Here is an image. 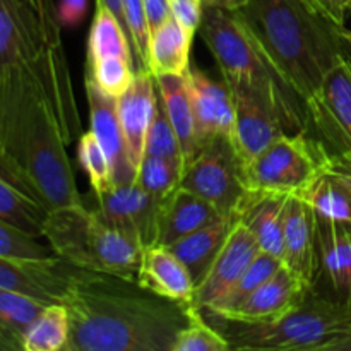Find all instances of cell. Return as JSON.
Instances as JSON below:
<instances>
[{"label":"cell","instance_id":"1","mask_svg":"<svg viewBox=\"0 0 351 351\" xmlns=\"http://www.w3.org/2000/svg\"><path fill=\"white\" fill-rule=\"evenodd\" d=\"M79 132L62 40L0 77V175L48 211L82 202L69 156Z\"/></svg>","mask_w":351,"mask_h":351},{"label":"cell","instance_id":"2","mask_svg":"<svg viewBox=\"0 0 351 351\" xmlns=\"http://www.w3.org/2000/svg\"><path fill=\"white\" fill-rule=\"evenodd\" d=\"M62 304L71 317L67 351H173L192 307L136 280L74 266Z\"/></svg>","mask_w":351,"mask_h":351},{"label":"cell","instance_id":"3","mask_svg":"<svg viewBox=\"0 0 351 351\" xmlns=\"http://www.w3.org/2000/svg\"><path fill=\"white\" fill-rule=\"evenodd\" d=\"M280 81L307 106L348 53L350 31L326 19L305 0H245L235 9Z\"/></svg>","mask_w":351,"mask_h":351},{"label":"cell","instance_id":"4","mask_svg":"<svg viewBox=\"0 0 351 351\" xmlns=\"http://www.w3.org/2000/svg\"><path fill=\"white\" fill-rule=\"evenodd\" d=\"M201 33L230 91L243 89L266 99L281 113L290 134L308 132L304 105L267 65L233 10L206 5Z\"/></svg>","mask_w":351,"mask_h":351},{"label":"cell","instance_id":"5","mask_svg":"<svg viewBox=\"0 0 351 351\" xmlns=\"http://www.w3.org/2000/svg\"><path fill=\"white\" fill-rule=\"evenodd\" d=\"M43 239L55 256L77 269L136 280L143 247L110 225L98 209L82 202L53 209L45 221Z\"/></svg>","mask_w":351,"mask_h":351},{"label":"cell","instance_id":"6","mask_svg":"<svg viewBox=\"0 0 351 351\" xmlns=\"http://www.w3.org/2000/svg\"><path fill=\"white\" fill-rule=\"evenodd\" d=\"M218 321L223 322L219 331L237 351H329L351 331V305L314 287L297 308L274 322Z\"/></svg>","mask_w":351,"mask_h":351},{"label":"cell","instance_id":"7","mask_svg":"<svg viewBox=\"0 0 351 351\" xmlns=\"http://www.w3.org/2000/svg\"><path fill=\"white\" fill-rule=\"evenodd\" d=\"M324 149L308 132L283 134L242 167L245 189L257 194L298 197L314 178Z\"/></svg>","mask_w":351,"mask_h":351},{"label":"cell","instance_id":"8","mask_svg":"<svg viewBox=\"0 0 351 351\" xmlns=\"http://www.w3.org/2000/svg\"><path fill=\"white\" fill-rule=\"evenodd\" d=\"M180 187L211 202L223 218L233 219L247 189L232 139H216L202 147L185 168Z\"/></svg>","mask_w":351,"mask_h":351},{"label":"cell","instance_id":"9","mask_svg":"<svg viewBox=\"0 0 351 351\" xmlns=\"http://www.w3.org/2000/svg\"><path fill=\"white\" fill-rule=\"evenodd\" d=\"M308 134L331 153L351 156V55L332 67L314 101L307 106Z\"/></svg>","mask_w":351,"mask_h":351},{"label":"cell","instance_id":"10","mask_svg":"<svg viewBox=\"0 0 351 351\" xmlns=\"http://www.w3.org/2000/svg\"><path fill=\"white\" fill-rule=\"evenodd\" d=\"M99 215L136 240L143 250L158 243V219L161 201L151 197L139 185H113L103 194H95Z\"/></svg>","mask_w":351,"mask_h":351},{"label":"cell","instance_id":"11","mask_svg":"<svg viewBox=\"0 0 351 351\" xmlns=\"http://www.w3.org/2000/svg\"><path fill=\"white\" fill-rule=\"evenodd\" d=\"M232 95L235 101L232 146L243 167L290 130L281 113L266 99L243 89H235Z\"/></svg>","mask_w":351,"mask_h":351},{"label":"cell","instance_id":"12","mask_svg":"<svg viewBox=\"0 0 351 351\" xmlns=\"http://www.w3.org/2000/svg\"><path fill=\"white\" fill-rule=\"evenodd\" d=\"M71 264L60 257L26 259L0 254V288L55 304L64 302L71 281Z\"/></svg>","mask_w":351,"mask_h":351},{"label":"cell","instance_id":"13","mask_svg":"<svg viewBox=\"0 0 351 351\" xmlns=\"http://www.w3.org/2000/svg\"><path fill=\"white\" fill-rule=\"evenodd\" d=\"M185 75L194 108L199 147L202 149L216 139H232L235 101L228 86L215 81L195 67H189Z\"/></svg>","mask_w":351,"mask_h":351},{"label":"cell","instance_id":"14","mask_svg":"<svg viewBox=\"0 0 351 351\" xmlns=\"http://www.w3.org/2000/svg\"><path fill=\"white\" fill-rule=\"evenodd\" d=\"M259 252L261 247L252 233L242 223L233 221L228 239L219 249L204 278L195 285L194 307L199 311L211 307L230 290Z\"/></svg>","mask_w":351,"mask_h":351},{"label":"cell","instance_id":"15","mask_svg":"<svg viewBox=\"0 0 351 351\" xmlns=\"http://www.w3.org/2000/svg\"><path fill=\"white\" fill-rule=\"evenodd\" d=\"M308 290L295 274L281 264L280 269L267 281H264L252 295L235 308L223 314L221 321L240 322V324H266L274 322L297 308L307 297Z\"/></svg>","mask_w":351,"mask_h":351},{"label":"cell","instance_id":"16","mask_svg":"<svg viewBox=\"0 0 351 351\" xmlns=\"http://www.w3.org/2000/svg\"><path fill=\"white\" fill-rule=\"evenodd\" d=\"M158 88L154 75L146 69H137L134 81L117 98V115L125 141L127 156L137 171L144 158L146 137L158 112Z\"/></svg>","mask_w":351,"mask_h":351},{"label":"cell","instance_id":"17","mask_svg":"<svg viewBox=\"0 0 351 351\" xmlns=\"http://www.w3.org/2000/svg\"><path fill=\"white\" fill-rule=\"evenodd\" d=\"M48 45L29 0H0V77Z\"/></svg>","mask_w":351,"mask_h":351},{"label":"cell","instance_id":"18","mask_svg":"<svg viewBox=\"0 0 351 351\" xmlns=\"http://www.w3.org/2000/svg\"><path fill=\"white\" fill-rule=\"evenodd\" d=\"M324 146V144H322ZM317 215L351 225V156L324 149L314 178L298 195Z\"/></svg>","mask_w":351,"mask_h":351},{"label":"cell","instance_id":"19","mask_svg":"<svg viewBox=\"0 0 351 351\" xmlns=\"http://www.w3.org/2000/svg\"><path fill=\"white\" fill-rule=\"evenodd\" d=\"M281 263L305 287H315L319 274L315 211L300 197H290L288 202Z\"/></svg>","mask_w":351,"mask_h":351},{"label":"cell","instance_id":"20","mask_svg":"<svg viewBox=\"0 0 351 351\" xmlns=\"http://www.w3.org/2000/svg\"><path fill=\"white\" fill-rule=\"evenodd\" d=\"M317 281L324 280L331 297L351 305V226L315 213Z\"/></svg>","mask_w":351,"mask_h":351},{"label":"cell","instance_id":"21","mask_svg":"<svg viewBox=\"0 0 351 351\" xmlns=\"http://www.w3.org/2000/svg\"><path fill=\"white\" fill-rule=\"evenodd\" d=\"M84 82L86 96H88L89 130L95 134L106 156L112 161L113 184H134L137 171L134 170L127 156L125 141L117 115V98L99 91L98 86L89 79H84Z\"/></svg>","mask_w":351,"mask_h":351},{"label":"cell","instance_id":"22","mask_svg":"<svg viewBox=\"0 0 351 351\" xmlns=\"http://www.w3.org/2000/svg\"><path fill=\"white\" fill-rule=\"evenodd\" d=\"M136 281L167 300L194 307L195 283L185 264L171 252L170 247H146Z\"/></svg>","mask_w":351,"mask_h":351},{"label":"cell","instance_id":"23","mask_svg":"<svg viewBox=\"0 0 351 351\" xmlns=\"http://www.w3.org/2000/svg\"><path fill=\"white\" fill-rule=\"evenodd\" d=\"M288 202V195L257 194L247 191L232 221L242 223L252 233L263 252L281 259Z\"/></svg>","mask_w":351,"mask_h":351},{"label":"cell","instance_id":"24","mask_svg":"<svg viewBox=\"0 0 351 351\" xmlns=\"http://www.w3.org/2000/svg\"><path fill=\"white\" fill-rule=\"evenodd\" d=\"M218 219L226 218H223L211 202L178 185L165 201H161L156 245H173L195 230Z\"/></svg>","mask_w":351,"mask_h":351},{"label":"cell","instance_id":"25","mask_svg":"<svg viewBox=\"0 0 351 351\" xmlns=\"http://www.w3.org/2000/svg\"><path fill=\"white\" fill-rule=\"evenodd\" d=\"M158 88V99L177 134L185 158V168L199 154L197 130H195L194 108L189 93L187 75L165 74L154 75Z\"/></svg>","mask_w":351,"mask_h":351},{"label":"cell","instance_id":"26","mask_svg":"<svg viewBox=\"0 0 351 351\" xmlns=\"http://www.w3.org/2000/svg\"><path fill=\"white\" fill-rule=\"evenodd\" d=\"M192 34L173 17L149 34L147 67L153 75L185 74L191 67Z\"/></svg>","mask_w":351,"mask_h":351},{"label":"cell","instance_id":"27","mask_svg":"<svg viewBox=\"0 0 351 351\" xmlns=\"http://www.w3.org/2000/svg\"><path fill=\"white\" fill-rule=\"evenodd\" d=\"M232 226V219H218L170 245L171 252L185 264L195 285L208 273L209 266L228 239Z\"/></svg>","mask_w":351,"mask_h":351},{"label":"cell","instance_id":"28","mask_svg":"<svg viewBox=\"0 0 351 351\" xmlns=\"http://www.w3.org/2000/svg\"><path fill=\"white\" fill-rule=\"evenodd\" d=\"M45 305L36 298L0 288V351H24V336Z\"/></svg>","mask_w":351,"mask_h":351},{"label":"cell","instance_id":"29","mask_svg":"<svg viewBox=\"0 0 351 351\" xmlns=\"http://www.w3.org/2000/svg\"><path fill=\"white\" fill-rule=\"evenodd\" d=\"M48 209L0 175V218L27 235L43 239Z\"/></svg>","mask_w":351,"mask_h":351},{"label":"cell","instance_id":"30","mask_svg":"<svg viewBox=\"0 0 351 351\" xmlns=\"http://www.w3.org/2000/svg\"><path fill=\"white\" fill-rule=\"evenodd\" d=\"M71 317L62 302L45 305L24 336V351H67Z\"/></svg>","mask_w":351,"mask_h":351},{"label":"cell","instance_id":"31","mask_svg":"<svg viewBox=\"0 0 351 351\" xmlns=\"http://www.w3.org/2000/svg\"><path fill=\"white\" fill-rule=\"evenodd\" d=\"M103 57H125L134 60L132 45L125 27L108 9L96 7L88 36L86 60H98Z\"/></svg>","mask_w":351,"mask_h":351},{"label":"cell","instance_id":"32","mask_svg":"<svg viewBox=\"0 0 351 351\" xmlns=\"http://www.w3.org/2000/svg\"><path fill=\"white\" fill-rule=\"evenodd\" d=\"M281 259L271 256V254L263 252L261 250L256 256V259L247 266V269L240 274L239 280L230 287V290L223 295L221 298L215 302L211 307H208L206 314H209L211 317H221L223 314H226L228 311L235 308L237 305L242 304L249 295H252L264 281L269 280L274 273L281 267Z\"/></svg>","mask_w":351,"mask_h":351},{"label":"cell","instance_id":"33","mask_svg":"<svg viewBox=\"0 0 351 351\" xmlns=\"http://www.w3.org/2000/svg\"><path fill=\"white\" fill-rule=\"evenodd\" d=\"M184 170L185 168L175 161L144 156L137 168L136 184L156 201H165L180 185Z\"/></svg>","mask_w":351,"mask_h":351},{"label":"cell","instance_id":"34","mask_svg":"<svg viewBox=\"0 0 351 351\" xmlns=\"http://www.w3.org/2000/svg\"><path fill=\"white\" fill-rule=\"evenodd\" d=\"M136 75L134 60L125 57H103L86 60V77L95 82L105 95L119 98L130 86Z\"/></svg>","mask_w":351,"mask_h":351},{"label":"cell","instance_id":"35","mask_svg":"<svg viewBox=\"0 0 351 351\" xmlns=\"http://www.w3.org/2000/svg\"><path fill=\"white\" fill-rule=\"evenodd\" d=\"M77 158L95 194H103L115 185L112 161L91 130L79 137Z\"/></svg>","mask_w":351,"mask_h":351},{"label":"cell","instance_id":"36","mask_svg":"<svg viewBox=\"0 0 351 351\" xmlns=\"http://www.w3.org/2000/svg\"><path fill=\"white\" fill-rule=\"evenodd\" d=\"M228 339L218 328L206 322L204 314L199 308L191 307V315L185 328L178 335L173 351H230Z\"/></svg>","mask_w":351,"mask_h":351},{"label":"cell","instance_id":"37","mask_svg":"<svg viewBox=\"0 0 351 351\" xmlns=\"http://www.w3.org/2000/svg\"><path fill=\"white\" fill-rule=\"evenodd\" d=\"M158 101H160V99H158ZM144 156L163 158V160L180 163L182 167L185 168V158L184 151H182V144L180 141H178L177 134H175L173 127H171L170 120H168L161 103L158 105V112L156 115H154L153 123H151L149 132H147Z\"/></svg>","mask_w":351,"mask_h":351},{"label":"cell","instance_id":"38","mask_svg":"<svg viewBox=\"0 0 351 351\" xmlns=\"http://www.w3.org/2000/svg\"><path fill=\"white\" fill-rule=\"evenodd\" d=\"M0 254L26 259H50L55 252L48 243L40 242L38 237L27 235L23 230L0 218Z\"/></svg>","mask_w":351,"mask_h":351},{"label":"cell","instance_id":"39","mask_svg":"<svg viewBox=\"0 0 351 351\" xmlns=\"http://www.w3.org/2000/svg\"><path fill=\"white\" fill-rule=\"evenodd\" d=\"M123 16H125V26L129 31L130 45H132L134 62L137 64V69L149 71L147 67L149 27H147L146 12H144V0H123Z\"/></svg>","mask_w":351,"mask_h":351},{"label":"cell","instance_id":"40","mask_svg":"<svg viewBox=\"0 0 351 351\" xmlns=\"http://www.w3.org/2000/svg\"><path fill=\"white\" fill-rule=\"evenodd\" d=\"M204 7V0H170L171 17L192 36L201 27Z\"/></svg>","mask_w":351,"mask_h":351},{"label":"cell","instance_id":"41","mask_svg":"<svg viewBox=\"0 0 351 351\" xmlns=\"http://www.w3.org/2000/svg\"><path fill=\"white\" fill-rule=\"evenodd\" d=\"M29 3L34 9V12H36L41 26H43L45 36H47L48 43L60 41V26H58L57 23L53 0H29Z\"/></svg>","mask_w":351,"mask_h":351},{"label":"cell","instance_id":"42","mask_svg":"<svg viewBox=\"0 0 351 351\" xmlns=\"http://www.w3.org/2000/svg\"><path fill=\"white\" fill-rule=\"evenodd\" d=\"M88 12V0H58L55 5L57 23L60 27H75Z\"/></svg>","mask_w":351,"mask_h":351},{"label":"cell","instance_id":"43","mask_svg":"<svg viewBox=\"0 0 351 351\" xmlns=\"http://www.w3.org/2000/svg\"><path fill=\"white\" fill-rule=\"evenodd\" d=\"M308 5L319 14L326 17V19L332 21L338 26L346 27V14L350 10L348 0H305Z\"/></svg>","mask_w":351,"mask_h":351},{"label":"cell","instance_id":"44","mask_svg":"<svg viewBox=\"0 0 351 351\" xmlns=\"http://www.w3.org/2000/svg\"><path fill=\"white\" fill-rule=\"evenodd\" d=\"M144 12L151 34L171 17L170 0H144Z\"/></svg>","mask_w":351,"mask_h":351},{"label":"cell","instance_id":"45","mask_svg":"<svg viewBox=\"0 0 351 351\" xmlns=\"http://www.w3.org/2000/svg\"><path fill=\"white\" fill-rule=\"evenodd\" d=\"M96 7H103V9H108L117 19L122 23V26L125 27V16H123V0H96ZM129 33V31H127Z\"/></svg>","mask_w":351,"mask_h":351},{"label":"cell","instance_id":"46","mask_svg":"<svg viewBox=\"0 0 351 351\" xmlns=\"http://www.w3.org/2000/svg\"><path fill=\"white\" fill-rule=\"evenodd\" d=\"M329 351H351V331L346 332L343 338H339Z\"/></svg>","mask_w":351,"mask_h":351},{"label":"cell","instance_id":"47","mask_svg":"<svg viewBox=\"0 0 351 351\" xmlns=\"http://www.w3.org/2000/svg\"><path fill=\"white\" fill-rule=\"evenodd\" d=\"M206 5H218L232 10V0H204Z\"/></svg>","mask_w":351,"mask_h":351},{"label":"cell","instance_id":"48","mask_svg":"<svg viewBox=\"0 0 351 351\" xmlns=\"http://www.w3.org/2000/svg\"><path fill=\"white\" fill-rule=\"evenodd\" d=\"M242 3H245V0H232V10L239 9V7L242 5Z\"/></svg>","mask_w":351,"mask_h":351},{"label":"cell","instance_id":"49","mask_svg":"<svg viewBox=\"0 0 351 351\" xmlns=\"http://www.w3.org/2000/svg\"><path fill=\"white\" fill-rule=\"evenodd\" d=\"M350 12H351V7H350ZM350 43H351V31H350Z\"/></svg>","mask_w":351,"mask_h":351},{"label":"cell","instance_id":"50","mask_svg":"<svg viewBox=\"0 0 351 351\" xmlns=\"http://www.w3.org/2000/svg\"><path fill=\"white\" fill-rule=\"evenodd\" d=\"M350 55H351V43H350Z\"/></svg>","mask_w":351,"mask_h":351},{"label":"cell","instance_id":"51","mask_svg":"<svg viewBox=\"0 0 351 351\" xmlns=\"http://www.w3.org/2000/svg\"><path fill=\"white\" fill-rule=\"evenodd\" d=\"M348 3H350V7H351V0H348Z\"/></svg>","mask_w":351,"mask_h":351},{"label":"cell","instance_id":"52","mask_svg":"<svg viewBox=\"0 0 351 351\" xmlns=\"http://www.w3.org/2000/svg\"><path fill=\"white\" fill-rule=\"evenodd\" d=\"M350 226H351V225H350Z\"/></svg>","mask_w":351,"mask_h":351}]
</instances>
